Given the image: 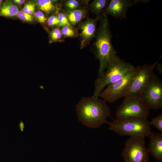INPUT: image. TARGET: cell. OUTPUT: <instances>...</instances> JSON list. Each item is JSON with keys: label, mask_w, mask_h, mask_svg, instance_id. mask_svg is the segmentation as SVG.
Listing matches in <instances>:
<instances>
[{"label": "cell", "mask_w": 162, "mask_h": 162, "mask_svg": "<svg viewBox=\"0 0 162 162\" xmlns=\"http://www.w3.org/2000/svg\"><path fill=\"white\" fill-rule=\"evenodd\" d=\"M106 101L98 98L83 97L76 106L78 120L87 127L97 128L107 123L111 117L110 108Z\"/></svg>", "instance_id": "6da1fadb"}, {"label": "cell", "mask_w": 162, "mask_h": 162, "mask_svg": "<svg viewBox=\"0 0 162 162\" xmlns=\"http://www.w3.org/2000/svg\"><path fill=\"white\" fill-rule=\"evenodd\" d=\"M100 19V26L94 44V54L99 62L98 77L103 74L109 63L117 53L111 43L112 35L108 14L103 12Z\"/></svg>", "instance_id": "7a4b0ae2"}, {"label": "cell", "mask_w": 162, "mask_h": 162, "mask_svg": "<svg viewBox=\"0 0 162 162\" xmlns=\"http://www.w3.org/2000/svg\"><path fill=\"white\" fill-rule=\"evenodd\" d=\"M134 67L116 55L110 61L104 73L94 82L92 97L98 98L105 87L121 79Z\"/></svg>", "instance_id": "3957f363"}, {"label": "cell", "mask_w": 162, "mask_h": 162, "mask_svg": "<svg viewBox=\"0 0 162 162\" xmlns=\"http://www.w3.org/2000/svg\"><path fill=\"white\" fill-rule=\"evenodd\" d=\"M109 129L122 136L149 137L151 131L147 118H116L111 123Z\"/></svg>", "instance_id": "277c9868"}, {"label": "cell", "mask_w": 162, "mask_h": 162, "mask_svg": "<svg viewBox=\"0 0 162 162\" xmlns=\"http://www.w3.org/2000/svg\"><path fill=\"white\" fill-rule=\"evenodd\" d=\"M141 66L134 67L121 79L107 86L100 96L106 101L113 103L124 97L128 92Z\"/></svg>", "instance_id": "5b68a950"}, {"label": "cell", "mask_w": 162, "mask_h": 162, "mask_svg": "<svg viewBox=\"0 0 162 162\" xmlns=\"http://www.w3.org/2000/svg\"><path fill=\"white\" fill-rule=\"evenodd\" d=\"M145 144L143 136L130 137L127 139L122 153L124 162H148L149 153Z\"/></svg>", "instance_id": "8992f818"}, {"label": "cell", "mask_w": 162, "mask_h": 162, "mask_svg": "<svg viewBox=\"0 0 162 162\" xmlns=\"http://www.w3.org/2000/svg\"><path fill=\"white\" fill-rule=\"evenodd\" d=\"M150 108L140 97L124 100L117 108L115 113L116 118H147Z\"/></svg>", "instance_id": "52a82bcc"}, {"label": "cell", "mask_w": 162, "mask_h": 162, "mask_svg": "<svg viewBox=\"0 0 162 162\" xmlns=\"http://www.w3.org/2000/svg\"><path fill=\"white\" fill-rule=\"evenodd\" d=\"M140 97L150 109L157 110L162 108V82L153 72Z\"/></svg>", "instance_id": "ba28073f"}, {"label": "cell", "mask_w": 162, "mask_h": 162, "mask_svg": "<svg viewBox=\"0 0 162 162\" xmlns=\"http://www.w3.org/2000/svg\"><path fill=\"white\" fill-rule=\"evenodd\" d=\"M161 57L152 64H145L141 66L128 92L124 97V100L140 97L143 88L149 81L157 63Z\"/></svg>", "instance_id": "9c48e42d"}, {"label": "cell", "mask_w": 162, "mask_h": 162, "mask_svg": "<svg viewBox=\"0 0 162 162\" xmlns=\"http://www.w3.org/2000/svg\"><path fill=\"white\" fill-rule=\"evenodd\" d=\"M100 16L94 18H88L79 24L81 30L80 34V49L87 46L95 37L97 32V22L100 19Z\"/></svg>", "instance_id": "30bf717a"}, {"label": "cell", "mask_w": 162, "mask_h": 162, "mask_svg": "<svg viewBox=\"0 0 162 162\" xmlns=\"http://www.w3.org/2000/svg\"><path fill=\"white\" fill-rule=\"evenodd\" d=\"M129 0H111L104 12L113 17L122 20L126 18L128 9L133 5Z\"/></svg>", "instance_id": "8fae6325"}, {"label": "cell", "mask_w": 162, "mask_h": 162, "mask_svg": "<svg viewBox=\"0 0 162 162\" xmlns=\"http://www.w3.org/2000/svg\"><path fill=\"white\" fill-rule=\"evenodd\" d=\"M149 154L159 162H162V134L153 132L149 136Z\"/></svg>", "instance_id": "7c38bea8"}, {"label": "cell", "mask_w": 162, "mask_h": 162, "mask_svg": "<svg viewBox=\"0 0 162 162\" xmlns=\"http://www.w3.org/2000/svg\"><path fill=\"white\" fill-rule=\"evenodd\" d=\"M70 25L73 27L80 22L85 17L86 10L83 9L68 10L65 13Z\"/></svg>", "instance_id": "4fadbf2b"}, {"label": "cell", "mask_w": 162, "mask_h": 162, "mask_svg": "<svg viewBox=\"0 0 162 162\" xmlns=\"http://www.w3.org/2000/svg\"><path fill=\"white\" fill-rule=\"evenodd\" d=\"M18 8L10 1H5L0 7V16L11 17L17 15Z\"/></svg>", "instance_id": "5bb4252c"}, {"label": "cell", "mask_w": 162, "mask_h": 162, "mask_svg": "<svg viewBox=\"0 0 162 162\" xmlns=\"http://www.w3.org/2000/svg\"><path fill=\"white\" fill-rule=\"evenodd\" d=\"M110 1L107 0H94L90 4V8L94 14L97 15V16H100L101 13L104 11Z\"/></svg>", "instance_id": "9a60e30c"}, {"label": "cell", "mask_w": 162, "mask_h": 162, "mask_svg": "<svg viewBox=\"0 0 162 162\" xmlns=\"http://www.w3.org/2000/svg\"><path fill=\"white\" fill-rule=\"evenodd\" d=\"M37 2L39 8L47 14L51 13L55 9V6L52 0H38Z\"/></svg>", "instance_id": "2e32d148"}, {"label": "cell", "mask_w": 162, "mask_h": 162, "mask_svg": "<svg viewBox=\"0 0 162 162\" xmlns=\"http://www.w3.org/2000/svg\"><path fill=\"white\" fill-rule=\"evenodd\" d=\"M60 30L64 37L74 38L78 34L77 31L74 27L64 26L62 27Z\"/></svg>", "instance_id": "e0dca14e"}, {"label": "cell", "mask_w": 162, "mask_h": 162, "mask_svg": "<svg viewBox=\"0 0 162 162\" xmlns=\"http://www.w3.org/2000/svg\"><path fill=\"white\" fill-rule=\"evenodd\" d=\"M50 40L52 42L58 41L62 42L64 41L60 29L58 28L53 29L50 32Z\"/></svg>", "instance_id": "ac0fdd59"}, {"label": "cell", "mask_w": 162, "mask_h": 162, "mask_svg": "<svg viewBox=\"0 0 162 162\" xmlns=\"http://www.w3.org/2000/svg\"><path fill=\"white\" fill-rule=\"evenodd\" d=\"M150 125L154 126L158 130L162 131V113L152 119L149 122Z\"/></svg>", "instance_id": "d6986e66"}, {"label": "cell", "mask_w": 162, "mask_h": 162, "mask_svg": "<svg viewBox=\"0 0 162 162\" xmlns=\"http://www.w3.org/2000/svg\"><path fill=\"white\" fill-rule=\"evenodd\" d=\"M58 15L59 22V26L62 27L67 26L73 27L70 24L65 13H59Z\"/></svg>", "instance_id": "ffe728a7"}, {"label": "cell", "mask_w": 162, "mask_h": 162, "mask_svg": "<svg viewBox=\"0 0 162 162\" xmlns=\"http://www.w3.org/2000/svg\"><path fill=\"white\" fill-rule=\"evenodd\" d=\"M79 1L76 0H68L64 3L65 6L69 10H74L78 9L80 6Z\"/></svg>", "instance_id": "44dd1931"}, {"label": "cell", "mask_w": 162, "mask_h": 162, "mask_svg": "<svg viewBox=\"0 0 162 162\" xmlns=\"http://www.w3.org/2000/svg\"><path fill=\"white\" fill-rule=\"evenodd\" d=\"M16 15L23 21L31 22L34 20L33 17L31 15L26 13L23 11H19Z\"/></svg>", "instance_id": "7402d4cb"}, {"label": "cell", "mask_w": 162, "mask_h": 162, "mask_svg": "<svg viewBox=\"0 0 162 162\" xmlns=\"http://www.w3.org/2000/svg\"><path fill=\"white\" fill-rule=\"evenodd\" d=\"M34 10L35 7L34 4L29 2L25 4L23 9V11L26 13L30 15L34 13Z\"/></svg>", "instance_id": "603a6c76"}, {"label": "cell", "mask_w": 162, "mask_h": 162, "mask_svg": "<svg viewBox=\"0 0 162 162\" xmlns=\"http://www.w3.org/2000/svg\"><path fill=\"white\" fill-rule=\"evenodd\" d=\"M47 22L48 26H59V22L58 15L51 16L48 18Z\"/></svg>", "instance_id": "cb8c5ba5"}, {"label": "cell", "mask_w": 162, "mask_h": 162, "mask_svg": "<svg viewBox=\"0 0 162 162\" xmlns=\"http://www.w3.org/2000/svg\"><path fill=\"white\" fill-rule=\"evenodd\" d=\"M35 16L39 22L41 23L45 22L47 20L45 15L40 10L37 11L35 12Z\"/></svg>", "instance_id": "d4e9b609"}, {"label": "cell", "mask_w": 162, "mask_h": 162, "mask_svg": "<svg viewBox=\"0 0 162 162\" xmlns=\"http://www.w3.org/2000/svg\"><path fill=\"white\" fill-rule=\"evenodd\" d=\"M158 72L160 74H162V65L160 63L158 62L156 65Z\"/></svg>", "instance_id": "484cf974"}, {"label": "cell", "mask_w": 162, "mask_h": 162, "mask_svg": "<svg viewBox=\"0 0 162 162\" xmlns=\"http://www.w3.org/2000/svg\"><path fill=\"white\" fill-rule=\"evenodd\" d=\"M19 127L20 131L22 132H23L25 128V124L22 121H20L19 124Z\"/></svg>", "instance_id": "4316f807"}, {"label": "cell", "mask_w": 162, "mask_h": 162, "mask_svg": "<svg viewBox=\"0 0 162 162\" xmlns=\"http://www.w3.org/2000/svg\"><path fill=\"white\" fill-rule=\"evenodd\" d=\"M13 1L15 4L21 5L24 3L26 1L25 0H14Z\"/></svg>", "instance_id": "83f0119b"}, {"label": "cell", "mask_w": 162, "mask_h": 162, "mask_svg": "<svg viewBox=\"0 0 162 162\" xmlns=\"http://www.w3.org/2000/svg\"><path fill=\"white\" fill-rule=\"evenodd\" d=\"M2 0H0V4L2 2Z\"/></svg>", "instance_id": "f1b7e54d"}]
</instances>
